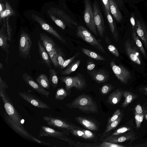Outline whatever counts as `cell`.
<instances>
[{
	"label": "cell",
	"mask_w": 147,
	"mask_h": 147,
	"mask_svg": "<svg viewBox=\"0 0 147 147\" xmlns=\"http://www.w3.org/2000/svg\"><path fill=\"white\" fill-rule=\"evenodd\" d=\"M6 89H9V88L6 82L3 81L0 76V96L3 100L6 112L10 118L17 124L24 127L22 122V117L6 93Z\"/></svg>",
	"instance_id": "obj_1"
},
{
	"label": "cell",
	"mask_w": 147,
	"mask_h": 147,
	"mask_svg": "<svg viewBox=\"0 0 147 147\" xmlns=\"http://www.w3.org/2000/svg\"><path fill=\"white\" fill-rule=\"evenodd\" d=\"M66 106L71 109H78L86 113H98V108L96 102L91 96L85 94L78 96Z\"/></svg>",
	"instance_id": "obj_2"
},
{
	"label": "cell",
	"mask_w": 147,
	"mask_h": 147,
	"mask_svg": "<svg viewBox=\"0 0 147 147\" xmlns=\"http://www.w3.org/2000/svg\"><path fill=\"white\" fill-rule=\"evenodd\" d=\"M40 40L55 68L59 67L57 59L58 46L52 38L45 33L39 34Z\"/></svg>",
	"instance_id": "obj_3"
},
{
	"label": "cell",
	"mask_w": 147,
	"mask_h": 147,
	"mask_svg": "<svg viewBox=\"0 0 147 147\" xmlns=\"http://www.w3.org/2000/svg\"><path fill=\"white\" fill-rule=\"evenodd\" d=\"M3 116L7 124L14 131L25 139L33 141L39 144H43L50 145L48 143H45L31 135L25 129L24 127L20 126L13 121L8 116L7 113H4Z\"/></svg>",
	"instance_id": "obj_4"
},
{
	"label": "cell",
	"mask_w": 147,
	"mask_h": 147,
	"mask_svg": "<svg viewBox=\"0 0 147 147\" xmlns=\"http://www.w3.org/2000/svg\"><path fill=\"white\" fill-rule=\"evenodd\" d=\"M76 35L79 38L92 45L101 52L105 53V51L100 42L97 40L90 32L82 26L78 27Z\"/></svg>",
	"instance_id": "obj_5"
},
{
	"label": "cell",
	"mask_w": 147,
	"mask_h": 147,
	"mask_svg": "<svg viewBox=\"0 0 147 147\" xmlns=\"http://www.w3.org/2000/svg\"><path fill=\"white\" fill-rule=\"evenodd\" d=\"M43 119L48 126L54 128H56L62 130L67 129L69 130L81 128L59 117L50 115L44 116L43 117Z\"/></svg>",
	"instance_id": "obj_6"
},
{
	"label": "cell",
	"mask_w": 147,
	"mask_h": 147,
	"mask_svg": "<svg viewBox=\"0 0 147 147\" xmlns=\"http://www.w3.org/2000/svg\"><path fill=\"white\" fill-rule=\"evenodd\" d=\"M32 42L29 35L24 31H21L19 45V51L21 57L26 59L30 58Z\"/></svg>",
	"instance_id": "obj_7"
},
{
	"label": "cell",
	"mask_w": 147,
	"mask_h": 147,
	"mask_svg": "<svg viewBox=\"0 0 147 147\" xmlns=\"http://www.w3.org/2000/svg\"><path fill=\"white\" fill-rule=\"evenodd\" d=\"M39 137H51L57 138L66 141L70 145H75L76 143L67 137L64 132L57 130L49 126H41L39 132Z\"/></svg>",
	"instance_id": "obj_8"
},
{
	"label": "cell",
	"mask_w": 147,
	"mask_h": 147,
	"mask_svg": "<svg viewBox=\"0 0 147 147\" xmlns=\"http://www.w3.org/2000/svg\"><path fill=\"white\" fill-rule=\"evenodd\" d=\"M84 19L85 23L90 31L96 36L98 35L95 23L93 9L90 0H85Z\"/></svg>",
	"instance_id": "obj_9"
},
{
	"label": "cell",
	"mask_w": 147,
	"mask_h": 147,
	"mask_svg": "<svg viewBox=\"0 0 147 147\" xmlns=\"http://www.w3.org/2000/svg\"><path fill=\"white\" fill-rule=\"evenodd\" d=\"M92 8L96 28L99 36L102 38L105 32V27L100 9L96 1H95L93 4Z\"/></svg>",
	"instance_id": "obj_10"
},
{
	"label": "cell",
	"mask_w": 147,
	"mask_h": 147,
	"mask_svg": "<svg viewBox=\"0 0 147 147\" xmlns=\"http://www.w3.org/2000/svg\"><path fill=\"white\" fill-rule=\"evenodd\" d=\"M110 65L115 75L122 83L127 84L131 78L130 72L122 65H117L114 60L111 61Z\"/></svg>",
	"instance_id": "obj_11"
},
{
	"label": "cell",
	"mask_w": 147,
	"mask_h": 147,
	"mask_svg": "<svg viewBox=\"0 0 147 147\" xmlns=\"http://www.w3.org/2000/svg\"><path fill=\"white\" fill-rule=\"evenodd\" d=\"M32 18L40 25L41 28L62 43L65 44L66 41L58 32L50 25L47 24L42 18L38 16L32 14Z\"/></svg>",
	"instance_id": "obj_12"
},
{
	"label": "cell",
	"mask_w": 147,
	"mask_h": 147,
	"mask_svg": "<svg viewBox=\"0 0 147 147\" xmlns=\"http://www.w3.org/2000/svg\"><path fill=\"white\" fill-rule=\"evenodd\" d=\"M18 93L23 99L36 107L43 109H51L46 103L30 93L23 92H18Z\"/></svg>",
	"instance_id": "obj_13"
},
{
	"label": "cell",
	"mask_w": 147,
	"mask_h": 147,
	"mask_svg": "<svg viewBox=\"0 0 147 147\" xmlns=\"http://www.w3.org/2000/svg\"><path fill=\"white\" fill-rule=\"evenodd\" d=\"M22 78L27 85L39 94L49 98L50 92L45 90L36 83L33 79L26 73L22 75Z\"/></svg>",
	"instance_id": "obj_14"
},
{
	"label": "cell",
	"mask_w": 147,
	"mask_h": 147,
	"mask_svg": "<svg viewBox=\"0 0 147 147\" xmlns=\"http://www.w3.org/2000/svg\"><path fill=\"white\" fill-rule=\"evenodd\" d=\"M135 135L131 132L114 136L110 137H107L103 141L116 143L123 142L127 141H133L136 139Z\"/></svg>",
	"instance_id": "obj_15"
},
{
	"label": "cell",
	"mask_w": 147,
	"mask_h": 147,
	"mask_svg": "<svg viewBox=\"0 0 147 147\" xmlns=\"http://www.w3.org/2000/svg\"><path fill=\"white\" fill-rule=\"evenodd\" d=\"M136 23L137 34L143 42L147 51V27L141 19H136Z\"/></svg>",
	"instance_id": "obj_16"
},
{
	"label": "cell",
	"mask_w": 147,
	"mask_h": 147,
	"mask_svg": "<svg viewBox=\"0 0 147 147\" xmlns=\"http://www.w3.org/2000/svg\"><path fill=\"white\" fill-rule=\"evenodd\" d=\"M125 48L126 53L131 60L135 63L141 64L139 53L135 47H133L129 40H127L125 43Z\"/></svg>",
	"instance_id": "obj_17"
},
{
	"label": "cell",
	"mask_w": 147,
	"mask_h": 147,
	"mask_svg": "<svg viewBox=\"0 0 147 147\" xmlns=\"http://www.w3.org/2000/svg\"><path fill=\"white\" fill-rule=\"evenodd\" d=\"M92 79L96 82L102 83L107 82L109 79V73L104 69L94 70L90 74Z\"/></svg>",
	"instance_id": "obj_18"
},
{
	"label": "cell",
	"mask_w": 147,
	"mask_h": 147,
	"mask_svg": "<svg viewBox=\"0 0 147 147\" xmlns=\"http://www.w3.org/2000/svg\"><path fill=\"white\" fill-rule=\"evenodd\" d=\"M75 120L86 128L94 131H97L98 128L96 124L92 120L81 116L75 118Z\"/></svg>",
	"instance_id": "obj_19"
},
{
	"label": "cell",
	"mask_w": 147,
	"mask_h": 147,
	"mask_svg": "<svg viewBox=\"0 0 147 147\" xmlns=\"http://www.w3.org/2000/svg\"><path fill=\"white\" fill-rule=\"evenodd\" d=\"M51 10L59 19H60L67 25L71 27H72L71 24L76 26H78V25L77 22L62 10L55 8H53L52 9H51Z\"/></svg>",
	"instance_id": "obj_20"
},
{
	"label": "cell",
	"mask_w": 147,
	"mask_h": 147,
	"mask_svg": "<svg viewBox=\"0 0 147 147\" xmlns=\"http://www.w3.org/2000/svg\"><path fill=\"white\" fill-rule=\"evenodd\" d=\"M38 51L42 61L47 67L51 68L52 67L51 62H52L49 55L40 40H38Z\"/></svg>",
	"instance_id": "obj_21"
},
{
	"label": "cell",
	"mask_w": 147,
	"mask_h": 147,
	"mask_svg": "<svg viewBox=\"0 0 147 147\" xmlns=\"http://www.w3.org/2000/svg\"><path fill=\"white\" fill-rule=\"evenodd\" d=\"M103 8L105 14L107 19L113 38L117 42L118 40L119 36L115 24L113 21L111 14L104 5H103Z\"/></svg>",
	"instance_id": "obj_22"
},
{
	"label": "cell",
	"mask_w": 147,
	"mask_h": 147,
	"mask_svg": "<svg viewBox=\"0 0 147 147\" xmlns=\"http://www.w3.org/2000/svg\"><path fill=\"white\" fill-rule=\"evenodd\" d=\"M123 96V90L117 88L111 93L108 96L107 102L109 104L115 105L121 100Z\"/></svg>",
	"instance_id": "obj_23"
},
{
	"label": "cell",
	"mask_w": 147,
	"mask_h": 147,
	"mask_svg": "<svg viewBox=\"0 0 147 147\" xmlns=\"http://www.w3.org/2000/svg\"><path fill=\"white\" fill-rule=\"evenodd\" d=\"M5 25L2 26L0 30V47L8 55L9 53V46L7 40V34L5 32Z\"/></svg>",
	"instance_id": "obj_24"
},
{
	"label": "cell",
	"mask_w": 147,
	"mask_h": 147,
	"mask_svg": "<svg viewBox=\"0 0 147 147\" xmlns=\"http://www.w3.org/2000/svg\"><path fill=\"white\" fill-rule=\"evenodd\" d=\"M73 87L78 90H81L85 88L87 85L86 80L84 76L80 73H78L74 76Z\"/></svg>",
	"instance_id": "obj_25"
},
{
	"label": "cell",
	"mask_w": 147,
	"mask_h": 147,
	"mask_svg": "<svg viewBox=\"0 0 147 147\" xmlns=\"http://www.w3.org/2000/svg\"><path fill=\"white\" fill-rule=\"evenodd\" d=\"M111 14L118 22H120L123 19L122 15L117 4L114 0H109Z\"/></svg>",
	"instance_id": "obj_26"
},
{
	"label": "cell",
	"mask_w": 147,
	"mask_h": 147,
	"mask_svg": "<svg viewBox=\"0 0 147 147\" xmlns=\"http://www.w3.org/2000/svg\"><path fill=\"white\" fill-rule=\"evenodd\" d=\"M123 96L125 98V100L122 104V106L123 107H127L138 97L136 94L127 90H123Z\"/></svg>",
	"instance_id": "obj_27"
},
{
	"label": "cell",
	"mask_w": 147,
	"mask_h": 147,
	"mask_svg": "<svg viewBox=\"0 0 147 147\" xmlns=\"http://www.w3.org/2000/svg\"><path fill=\"white\" fill-rule=\"evenodd\" d=\"M37 83L44 89H49L50 88L49 80L47 75L45 74H40L36 79Z\"/></svg>",
	"instance_id": "obj_28"
},
{
	"label": "cell",
	"mask_w": 147,
	"mask_h": 147,
	"mask_svg": "<svg viewBox=\"0 0 147 147\" xmlns=\"http://www.w3.org/2000/svg\"><path fill=\"white\" fill-rule=\"evenodd\" d=\"M49 82L50 84L54 89L57 86L58 82V77L55 70L52 68L49 70Z\"/></svg>",
	"instance_id": "obj_29"
},
{
	"label": "cell",
	"mask_w": 147,
	"mask_h": 147,
	"mask_svg": "<svg viewBox=\"0 0 147 147\" xmlns=\"http://www.w3.org/2000/svg\"><path fill=\"white\" fill-rule=\"evenodd\" d=\"M81 61V60L79 59L71 63L65 69L61 72V75H69L75 71L79 66Z\"/></svg>",
	"instance_id": "obj_30"
},
{
	"label": "cell",
	"mask_w": 147,
	"mask_h": 147,
	"mask_svg": "<svg viewBox=\"0 0 147 147\" xmlns=\"http://www.w3.org/2000/svg\"><path fill=\"white\" fill-rule=\"evenodd\" d=\"M132 34L133 39L136 45L144 56L146 57V54L145 49L143 47L139 37L137 34L136 31L132 30Z\"/></svg>",
	"instance_id": "obj_31"
},
{
	"label": "cell",
	"mask_w": 147,
	"mask_h": 147,
	"mask_svg": "<svg viewBox=\"0 0 147 147\" xmlns=\"http://www.w3.org/2000/svg\"><path fill=\"white\" fill-rule=\"evenodd\" d=\"M60 79L62 82L65 83L66 89L67 91H69L73 87L74 76H61Z\"/></svg>",
	"instance_id": "obj_32"
},
{
	"label": "cell",
	"mask_w": 147,
	"mask_h": 147,
	"mask_svg": "<svg viewBox=\"0 0 147 147\" xmlns=\"http://www.w3.org/2000/svg\"><path fill=\"white\" fill-rule=\"evenodd\" d=\"M81 50L84 53L91 58L98 60H105L103 57L89 49L82 48L81 49Z\"/></svg>",
	"instance_id": "obj_33"
},
{
	"label": "cell",
	"mask_w": 147,
	"mask_h": 147,
	"mask_svg": "<svg viewBox=\"0 0 147 147\" xmlns=\"http://www.w3.org/2000/svg\"><path fill=\"white\" fill-rule=\"evenodd\" d=\"M68 95L67 90L63 87L57 89L55 97L57 100H62Z\"/></svg>",
	"instance_id": "obj_34"
},
{
	"label": "cell",
	"mask_w": 147,
	"mask_h": 147,
	"mask_svg": "<svg viewBox=\"0 0 147 147\" xmlns=\"http://www.w3.org/2000/svg\"><path fill=\"white\" fill-rule=\"evenodd\" d=\"M122 115L121 114L116 120L113 121L107 126L106 128L103 133V134L107 133L111 130L114 129L118 125L121 120Z\"/></svg>",
	"instance_id": "obj_35"
},
{
	"label": "cell",
	"mask_w": 147,
	"mask_h": 147,
	"mask_svg": "<svg viewBox=\"0 0 147 147\" xmlns=\"http://www.w3.org/2000/svg\"><path fill=\"white\" fill-rule=\"evenodd\" d=\"M106 41L108 44V48L109 51L115 56L118 57L119 56V53L116 47L114 45L109 43V39L105 36Z\"/></svg>",
	"instance_id": "obj_36"
},
{
	"label": "cell",
	"mask_w": 147,
	"mask_h": 147,
	"mask_svg": "<svg viewBox=\"0 0 147 147\" xmlns=\"http://www.w3.org/2000/svg\"><path fill=\"white\" fill-rule=\"evenodd\" d=\"M48 13L51 19L57 26L63 30L65 29L66 28V25L63 21L53 16L51 13L49 12Z\"/></svg>",
	"instance_id": "obj_37"
},
{
	"label": "cell",
	"mask_w": 147,
	"mask_h": 147,
	"mask_svg": "<svg viewBox=\"0 0 147 147\" xmlns=\"http://www.w3.org/2000/svg\"><path fill=\"white\" fill-rule=\"evenodd\" d=\"M57 59L59 67L62 68L64 61L63 54L60 48L58 47L57 48Z\"/></svg>",
	"instance_id": "obj_38"
},
{
	"label": "cell",
	"mask_w": 147,
	"mask_h": 147,
	"mask_svg": "<svg viewBox=\"0 0 147 147\" xmlns=\"http://www.w3.org/2000/svg\"><path fill=\"white\" fill-rule=\"evenodd\" d=\"M69 131L72 134L75 136L84 139H87L84 132L81 129V128L70 129Z\"/></svg>",
	"instance_id": "obj_39"
},
{
	"label": "cell",
	"mask_w": 147,
	"mask_h": 147,
	"mask_svg": "<svg viewBox=\"0 0 147 147\" xmlns=\"http://www.w3.org/2000/svg\"><path fill=\"white\" fill-rule=\"evenodd\" d=\"M130 129L129 127H123L116 129L115 131L112 133L107 137H110L114 136L121 134L126 132Z\"/></svg>",
	"instance_id": "obj_40"
},
{
	"label": "cell",
	"mask_w": 147,
	"mask_h": 147,
	"mask_svg": "<svg viewBox=\"0 0 147 147\" xmlns=\"http://www.w3.org/2000/svg\"><path fill=\"white\" fill-rule=\"evenodd\" d=\"M113 88L112 85L109 84H105L101 88V92L104 95L109 93Z\"/></svg>",
	"instance_id": "obj_41"
},
{
	"label": "cell",
	"mask_w": 147,
	"mask_h": 147,
	"mask_svg": "<svg viewBox=\"0 0 147 147\" xmlns=\"http://www.w3.org/2000/svg\"><path fill=\"white\" fill-rule=\"evenodd\" d=\"M144 115L143 113L138 114L135 112V118L137 128H138L140 127L141 123L143 119Z\"/></svg>",
	"instance_id": "obj_42"
},
{
	"label": "cell",
	"mask_w": 147,
	"mask_h": 147,
	"mask_svg": "<svg viewBox=\"0 0 147 147\" xmlns=\"http://www.w3.org/2000/svg\"><path fill=\"white\" fill-rule=\"evenodd\" d=\"M121 114V112L120 109H117L116 110L112 116L108 119L107 126L112 122L116 120Z\"/></svg>",
	"instance_id": "obj_43"
},
{
	"label": "cell",
	"mask_w": 147,
	"mask_h": 147,
	"mask_svg": "<svg viewBox=\"0 0 147 147\" xmlns=\"http://www.w3.org/2000/svg\"><path fill=\"white\" fill-rule=\"evenodd\" d=\"M126 146L116 144V143L103 141V142L99 145V147H124Z\"/></svg>",
	"instance_id": "obj_44"
},
{
	"label": "cell",
	"mask_w": 147,
	"mask_h": 147,
	"mask_svg": "<svg viewBox=\"0 0 147 147\" xmlns=\"http://www.w3.org/2000/svg\"><path fill=\"white\" fill-rule=\"evenodd\" d=\"M99 144L96 143H84L78 142L74 145L78 147H99Z\"/></svg>",
	"instance_id": "obj_45"
},
{
	"label": "cell",
	"mask_w": 147,
	"mask_h": 147,
	"mask_svg": "<svg viewBox=\"0 0 147 147\" xmlns=\"http://www.w3.org/2000/svg\"><path fill=\"white\" fill-rule=\"evenodd\" d=\"M80 53H77L72 57L68 59L65 60L63 63L62 69H63L65 68L70 64L76 57Z\"/></svg>",
	"instance_id": "obj_46"
},
{
	"label": "cell",
	"mask_w": 147,
	"mask_h": 147,
	"mask_svg": "<svg viewBox=\"0 0 147 147\" xmlns=\"http://www.w3.org/2000/svg\"><path fill=\"white\" fill-rule=\"evenodd\" d=\"M6 9L2 13H0L1 18H3L10 15L11 13V8L9 4L6 3Z\"/></svg>",
	"instance_id": "obj_47"
},
{
	"label": "cell",
	"mask_w": 147,
	"mask_h": 147,
	"mask_svg": "<svg viewBox=\"0 0 147 147\" xmlns=\"http://www.w3.org/2000/svg\"><path fill=\"white\" fill-rule=\"evenodd\" d=\"M84 132L87 139H92L95 137L94 134L91 131L86 129H81Z\"/></svg>",
	"instance_id": "obj_48"
},
{
	"label": "cell",
	"mask_w": 147,
	"mask_h": 147,
	"mask_svg": "<svg viewBox=\"0 0 147 147\" xmlns=\"http://www.w3.org/2000/svg\"><path fill=\"white\" fill-rule=\"evenodd\" d=\"M130 22L131 25L132 30L136 31V21L134 13H132L131 14L130 18Z\"/></svg>",
	"instance_id": "obj_49"
},
{
	"label": "cell",
	"mask_w": 147,
	"mask_h": 147,
	"mask_svg": "<svg viewBox=\"0 0 147 147\" xmlns=\"http://www.w3.org/2000/svg\"><path fill=\"white\" fill-rule=\"evenodd\" d=\"M96 66V64L91 61H89L87 65V68L89 71H91L94 69Z\"/></svg>",
	"instance_id": "obj_50"
},
{
	"label": "cell",
	"mask_w": 147,
	"mask_h": 147,
	"mask_svg": "<svg viewBox=\"0 0 147 147\" xmlns=\"http://www.w3.org/2000/svg\"><path fill=\"white\" fill-rule=\"evenodd\" d=\"M104 6L106 7L110 14H111L109 4V0H102Z\"/></svg>",
	"instance_id": "obj_51"
},
{
	"label": "cell",
	"mask_w": 147,
	"mask_h": 147,
	"mask_svg": "<svg viewBox=\"0 0 147 147\" xmlns=\"http://www.w3.org/2000/svg\"><path fill=\"white\" fill-rule=\"evenodd\" d=\"M136 112L138 114L143 113V110L140 105H137L135 108Z\"/></svg>",
	"instance_id": "obj_52"
},
{
	"label": "cell",
	"mask_w": 147,
	"mask_h": 147,
	"mask_svg": "<svg viewBox=\"0 0 147 147\" xmlns=\"http://www.w3.org/2000/svg\"><path fill=\"white\" fill-rule=\"evenodd\" d=\"M0 69L1 70H3V64L1 63H0Z\"/></svg>",
	"instance_id": "obj_53"
},
{
	"label": "cell",
	"mask_w": 147,
	"mask_h": 147,
	"mask_svg": "<svg viewBox=\"0 0 147 147\" xmlns=\"http://www.w3.org/2000/svg\"><path fill=\"white\" fill-rule=\"evenodd\" d=\"M143 90L144 93L147 95V87H145L144 88Z\"/></svg>",
	"instance_id": "obj_54"
},
{
	"label": "cell",
	"mask_w": 147,
	"mask_h": 147,
	"mask_svg": "<svg viewBox=\"0 0 147 147\" xmlns=\"http://www.w3.org/2000/svg\"><path fill=\"white\" fill-rule=\"evenodd\" d=\"M0 13H1L2 12H3V7L2 6V5L1 4H0Z\"/></svg>",
	"instance_id": "obj_55"
},
{
	"label": "cell",
	"mask_w": 147,
	"mask_h": 147,
	"mask_svg": "<svg viewBox=\"0 0 147 147\" xmlns=\"http://www.w3.org/2000/svg\"><path fill=\"white\" fill-rule=\"evenodd\" d=\"M8 61V56H7V57H6V62L7 63H8V62H7V61Z\"/></svg>",
	"instance_id": "obj_56"
},
{
	"label": "cell",
	"mask_w": 147,
	"mask_h": 147,
	"mask_svg": "<svg viewBox=\"0 0 147 147\" xmlns=\"http://www.w3.org/2000/svg\"><path fill=\"white\" fill-rule=\"evenodd\" d=\"M145 145H146V146H147V142H146V143L145 144Z\"/></svg>",
	"instance_id": "obj_57"
}]
</instances>
